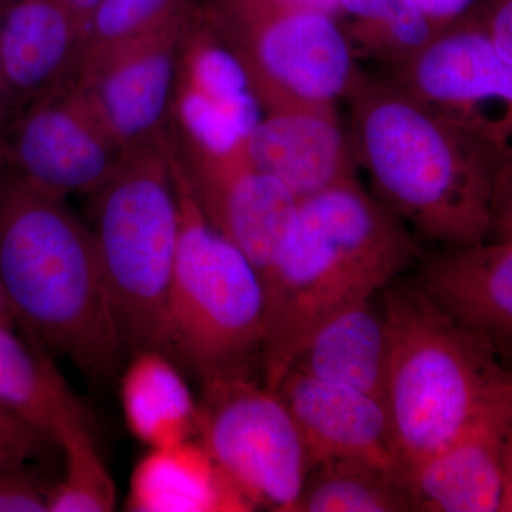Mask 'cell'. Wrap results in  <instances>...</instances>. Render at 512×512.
Wrapping results in <instances>:
<instances>
[{"instance_id":"6da1fadb","label":"cell","mask_w":512,"mask_h":512,"mask_svg":"<svg viewBox=\"0 0 512 512\" xmlns=\"http://www.w3.org/2000/svg\"><path fill=\"white\" fill-rule=\"evenodd\" d=\"M345 100L356 163L377 200L416 237L447 249L487 241L512 146L434 113L382 74L360 70Z\"/></svg>"},{"instance_id":"7a4b0ae2","label":"cell","mask_w":512,"mask_h":512,"mask_svg":"<svg viewBox=\"0 0 512 512\" xmlns=\"http://www.w3.org/2000/svg\"><path fill=\"white\" fill-rule=\"evenodd\" d=\"M412 229L366 191L343 181L298 201L265 289L262 382L278 390L326 319L373 299L421 259Z\"/></svg>"},{"instance_id":"3957f363","label":"cell","mask_w":512,"mask_h":512,"mask_svg":"<svg viewBox=\"0 0 512 512\" xmlns=\"http://www.w3.org/2000/svg\"><path fill=\"white\" fill-rule=\"evenodd\" d=\"M0 285L19 323L87 380L106 384L124 349L92 231L66 198L0 168Z\"/></svg>"},{"instance_id":"277c9868","label":"cell","mask_w":512,"mask_h":512,"mask_svg":"<svg viewBox=\"0 0 512 512\" xmlns=\"http://www.w3.org/2000/svg\"><path fill=\"white\" fill-rule=\"evenodd\" d=\"M386 403L403 477L467 429L512 386V369L420 286L384 289Z\"/></svg>"},{"instance_id":"5b68a950","label":"cell","mask_w":512,"mask_h":512,"mask_svg":"<svg viewBox=\"0 0 512 512\" xmlns=\"http://www.w3.org/2000/svg\"><path fill=\"white\" fill-rule=\"evenodd\" d=\"M164 137L127 148L114 173L86 195L84 220L124 352L131 355L147 349L165 352L167 343L180 207Z\"/></svg>"},{"instance_id":"8992f818","label":"cell","mask_w":512,"mask_h":512,"mask_svg":"<svg viewBox=\"0 0 512 512\" xmlns=\"http://www.w3.org/2000/svg\"><path fill=\"white\" fill-rule=\"evenodd\" d=\"M164 147L180 207L165 352L202 383L251 375L252 366L261 363L264 279L251 259L202 214L168 134Z\"/></svg>"},{"instance_id":"52a82bcc","label":"cell","mask_w":512,"mask_h":512,"mask_svg":"<svg viewBox=\"0 0 512 512\" xmlns=\"http://www.w3.org/2000/svg\"><path fill=\"white\" fill-rule=\"evenodd\" d=\"M200 10L264 113L336 107L362 70L342 26L329 16L276 0H204Z\"/></svg>"},{"instance_id":"ba28073f","label":"cell","mask_w":512,"mask_h":512,"mask_svg":"<svg viewBox=\"0 0 512 512\" xmlns=\"http://www.w3.org/2000/svg\"><path fill=\"white\" fill-rule=\"evenodd\" d=\"M197 440L254 511L295 512L312 461L281 394L251 375L207 380Z\"/></svg>"},{"instance_id":"9c48e42d","label":"cell","mask_w":512,"mask_h":512,"mask_svg":"<svg viewBox=\"0 0 512 512\" xmlns=\"http://www.w3.org/2000/svg\"><path fill=\"white\" fill-rule=\"evenodd\" d=\"M124 153L73 74L10 120L6 164L30 184L66 200L96 191Z\"/></svg>"},{"instance_id":"30bf717a","label":"cell","mask_w":512,"mask_h":512,"mask_svg":"<svg viewBox=\"0 0 512 512\" xmlns=\"http://www.w3.org/2000/svg\"><path fill=\"white\" fill-rule=\"evenodd\" d=\"M382 76L434 113L512 146V63L473 19L437 30Z\"/></svg>"},{"instance_id":"8fae6325","label":"cell","mask_w":512,"mask_h":512,"mask_svg":"<svg viewBox=\"0 0 512 512\" xmlns=\"http://www.w3.org/2000/svg\"><path fill=\"white\" fill-rule=\"evenodd\" d=\"M185 178L212 227L251 259L261 275L274 261L298 200L249 161L244 141L212 150L168 128Z\"/></svg>"},{"instance_id":"7c38bea8","label":"cell","mask_w":512,"mask_h":512,"mask_svg":"<svg viewBox=\"0 0 512 512\" xmlns=\"http://www.w3.org/2000/svg\"><path fill=\"white\" fill-rule=\"evenodd\" d=\"M197 9L198 3L180 18L72 73L126 150L160 141L167 133L181 42Z\"/></svg>"},{"instance_id":"4fadbf2b","label":"cell","mask_w":512,"mask_h":512,"mask_svg":"<svg viewBox=\"0 0 512 512\" xmlns=\"http://www.w3.org/2000/svg\"><path fill=\"white\" fill-rule=\"evenodd\" d=\"M262 117L244 70L201 16L200 5L181 42L171 126L212 150H229Z\"/></svg>"},{"instance_id":"5bb4252c","label":"cell","mask_w":512,"mask_h":512,"mask_svg":"<svg viewBox=\"0 0 512 512\" xmlns=\"http://www.w3.org/2000/svg\"><path fill=\"white\" fill-rule=\"evenodd\" d=\"M276 392L301 430L312 468L325 461H355L379 468L403 485L392 423L382 400L323 382L296 367Z\"/></svg>"},{"instance_id":"9a60e30c","label":"cell","mask_w":512,"mask_h":512,"mask_svg":"<svg viewBox=\"0 0 512 512\" xmlns=\"http://www.w3.org/2000/svg\"><path fill=\"white\" fill-rule=\"evenodd\" d=\"M511 429L512 386L453 443L404 474L413 511L501 512Z\"/></svg>"},{"instance_id":"2e32d148","label":"cell","mask_w":512,"mask_h":512,"mask_svg":"<svg viewBox=\"0 0 512 512\" xmlns=\"http://www.w3.org/2000/svg\"><path fill=\"white\" fill-rule=\"evenodd\" d=\"M244 148L258 170L298 201L357 177L352 141L336 107L265 113Z\"/></svg>"},{"instance_id":"e0dca14e","label":"cell","mask_w":512,"mask_h":512,"mask_svg":"<svg viewBox=\"0 0 512 512\" xmlns=\"http://www.w3.org/2000/svg\"><path fill=\"white\" fill-rule=\"evenodd\" d=\"M416 285L512 369V241L447 249L424 262Z\"/></svg>"},{"instance_id":"ac0fdd59","label":"cell","mask_w":512,"mask_h":512,"mask_svg":"<svg viewBox=\"0 0 512 512\" xmlns=\"http://www.w3.org/2000/svg\"><path fill=\"white\" fill-rule=\"evenodd\" d=\"M80 47L67 0H0V59L12 117L73 73Z\"/></svg>"},{"instance_id":"d6986e66","label":"cell","mask_w":512,"mask_h":512,"mask_svg":"<svg viewBox=\"0 0 512 512\" xmlns=\"http://www.w3.org/2000/svg\"><path fill=\"white\" fill-rule=\"evenodd\" d=\"M126 507L133 512L254 511L197 439L148 448L131 474Z\"/></svg>"},{"instance_id":"ffe728a7","label":"cell","mask_w":512,"mask_h":512,"mask_svg":"<svg viewBox=\"0 0 512 512\" xmlns=\"http://www.w3.org/2000/svg\"><path fill=\"white\" fill-rule=\"evenodd\" d=\"M389 362V332L383 311L373 305V299H366L319 325L292 367L323 382L360 390L384 403Z\"/></svg>"},{"instance_id":"44dd1931","label":"cell","mask_w":512,"mask_h":512,"mask_svg":"<svg viewBox=\"0 0 512 512\" xmlns=\"http://www.w3.org/2000/svg\"><path fill=\"white\" fill-rule=\"evenodd\" d=\"M131 356L120 383L128 430L148 448L197 439L198 400L170 355L147 349Z\"/></svg>"},{"instance_id":"7402d4cb","label":"cell","mask_w":512,"mask_h":512,"mask_svg":"<svg viewBox=\"0 0 512 512\" xmlns=\"http://www.w3.org/2000/svg\"><path fill=\"white\" fill-rule=\"evenodd\" d=\"M0 406L55 446L70 423L87 417L52 360L6 323H0Z\"/></svg>"},{"instance_id":"603a6c76","label":"cell","mask_w":512,"mask_h":512,"mask_svg":"<svg viewBox=\"0 0 512 512\" xmlns=\"http://www.w3.org/2000/svg\"><path fill=\"white\" fill-rule=\"evenodd\" d=\"M340 10L352 19L342 29L356 59L384 72L412 59L437 32L414 0H340Z\"/></svg>"},{"instance_id":"cb8c5ba5","label":"cell","mask_w":512,"mask_h":512,"mask_svg":"<svg viewBox=\"0 0 512 512\" xmlns=\"http://www.w3.org/2000/svg\"><path fill=\"white\" fill-rule=\"evenodd\" d=\"M413 511L396 478L355 461L332 460L313 467L295 512Z\"/></svg>"},{"instance_id":"d4e9b609","label":"cell","mask_w":512,"mask_h":512,"mask_svg":"<svg viewBox=\"0 0 512 512\" xmlns=\"http://www.w3.org/2000/svg\"><path fill=\"white\" fill-rule=\"evenodd\" d=\"M56 446L63 454L64 474L59 483L52 485L47 512L116 510V484L93 439L87 417L70 423Z\"/></svg>"},{"instance_id":"484cf974","label":"cell","mask_w":512,"mask_h":512,"mask_svg":"<svg viewBox=\"0 0 512 512\" xmlns=\"http://www.w3.org/2000/svg\"><path fill=\"white\" fill-rule=\"evenodd\" d=\"M195 5V0H99L74 70L167 25Z\"/></svg>"},{"instance_id":"4316f807","label":"cell","mask_w":512,"mask_h":512,"mask_svg":"<svg viewBox=\"0 0 512 512\" xmlns=\"http://www.w3.org/2000/svg\"><path fill=\"white\" fill-rule=\"evenodd\" d=\"M56 447L40 431L0 406V466L26 467Z\"/></svg>"},{"instance_id":"83f0119b","label":"cell","mask_w":512,"mask_h":512,"mask_svg":"<svg viewBox=\"0 0 512 512\" xmlns=\"http://www.w3.org/2000/svg\"><path fill=\"white\" fill-rule=\"evenodd\" d=\"M50 490L26 467L0 466V512H47Z\"/></svg>"},{"instance_id":"f1b7e54d","label":"cell","mask_w":512,"mask_h":512,"mask_svg":"<svg viewBox=\"0 0 512 512\" xmlns=\"http://www.w3.org/2000/svg\"><path fill=\"white\" fill-rule=\"evenodd\" d=\"M471 19L512 63V0H487L481 12Z\"/></svg>"},{"instance_id":"f546056e","label":"cell","mask_w":512,"mask_h":512,"mask_svg":"<svg viewBox=\"0 0 512 512\" xmlns=\"http://www.w3.org/2000/svg\"><path fill=\"white\" fill-rule=\"evenodd\" d=\"M487 241H512V151L495 181Z\"/></svg>"},{"instance_id":"4dcf8cb0","label":"cell","mask_w":512,"mask_h":512,"mask_svg":"<svg viewBox=\"0 0 512 512\" xmlns=\"http://www.w3.org/2000/svg\"><path fill=\"white\" fill-rule=\"evenodd\" d=\"M437 30L456 22L476 0H414Z\"/></svg>"},{"instance_id":"1f68e13d","label":"cell","mask_w":512,"mask_h":512,"mask_svg":"<svg viewBox=\"0 0 512 512\" xmlns=\"http://www.w3.org/2000/svg\"><path fill=\"white\" fill-rule=\"evenodd\" d=\"M10 119H12V107H10L8 82H6L5 70L0 59V168L6 165Z\"/></svg>"},{"instance_id":"d6a6232c","label":"cell","mask_w":512,"mask_h":512,"mask_svg":"<svg viewBox=\"0 0 512 512\" xmlns=\"http://www.w3.org/2000/svg\"><path fill=\"white\" fill-rule=\"evenodd\" d=\"M276 2L289 6V8L320 13V15H326L335 20L342 13L340 0H276Z\"/></svg>"},{"instance_id":"836d02e7","label":"cell","mask_w":512,"mask_h":512,"mask_svg":"<svg viewBox=\"0 0 512 512\" xmlns=\"http://www.w3.org/2000/svg\"><path fill=\"white\" fill-rule=\"evenodd\" d=\"M97 3H99V0H67V5H69L70 10H72L77 29H79L82 46ZM80 49H82V47H80Z\"/></svg>"},{"instance_id":"e575fe53","label":"cell","mask_w":512,"mask_h":512,"mask_svg":"<svg viewBox=\"0 0 512 512\" xmlns=\"http://www.w3.org/2000/svg\"><path fill=\"white\" fill-rule=\"evenodd\" d=\"M501 512H512V429L505 454L504 491Z\"/></svg>"},{"instance_id":"d590c367","label":"cell","mask_w":512,"mask_h":512,"mask_svg":"<svg viewBox=\"0 0 512 512\" xmlns=\"http://www.w3.org/2000/svg\"><path fill=\"white\" fill-rule=\"evenodd\" d=\"M0 323H6V325L12 326L19 323L15 309L10 305L8 296H6L5 291H3L2 285H0Z\"/></svg>"}]
</instances>
